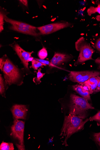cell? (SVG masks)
Wrapping results in <instances>:
<instances>
[{
  "mask_svg": "<svg viewBox=\"0 0 100 150\" xmlns=\"http://www.w3.org/2000/svg\"><path fill=\"white\" fill-rule=\"evenodd\" d=\"M89 121V119L84 120L73 115L69 114L65 116L60 135L62 139L65 138L62 144L67 146V141L71 136L83 129L85 124Z\"/></svg>",
  "mask_w": 100,
  "mask_h": 150,
  "instance_id": "1",
  "label": "cell"
},
{
  "mask_svg": "<svg viewBox=\"0 0 100 150\" xmlns=\"http://www.w3.org/2000/svg\"><path fill=\"white\" fill-rule=\"evenodd\" d=\"M69 107V114L83 119L87 117L88 110L94 109L87 100L74 94L70 95Z\"/></svg>",
  "mask_w": 100,
  "mask_h": 150,
  "instance_id": "2",
  "label": "cell"
},
{
  "mask_svg": "<svg viewBox=\"0 0 100 150\" xmlns=\"http://www.w3.org/2000/svg\"><path fill=\"white\" fill-rule=\"evenodd\" d=\"M75 47L79 53L77 60L74 64L75 66L82 64L88 60H93L92 56L95 50L84 37L80 38L77 41Z\"/></svg>",
  "mask_w": 100,
  "mask_h": 150,
  "instance_id": "3",
  "label": "cell"
},
{
  "mask_svg": "<svg viewBox=\"0 0 100 150\" xmlns=\"http://www.w3.org/2000/svg\"><path fill=\"white\" fill-rule=\"evenodd\" d=\"M2 71L7 85L15 84L19 85L23 83L20 80L21 75L19 69L8 58L6 59Z\"/></svg>",
  "mask_w": 100,
  "mask_h": 150,
  "instance_id": "4",
  "label": "cell"
},
{
  "mask_svg": "<svg viewBox=\"0 0 100 150\" xmlns=\"http://www.w3.org/2000/svg\"><path fill=\"white\" fill-rule=\"evenodd\" d=\"M4 20L11 25L10 28L11 30L35 36L39 35V34L37 33V27L26 23L13 20L6 16L5 17Z\"/></svg>",
  "mask_w": 100,
  "mask_h": 150,
  "instance_id": "5",
  "label": "cell"
},
{
  "mask_svg": "<svg viewBox=\"0 0 100 150\" xmlns=\"http://www.w3.org/2000/svg\"><path fill=\"white\" fill-rule=\"evenodd\" d=\"M25 122L23 121L15 119L13 125L11 127V135L15 139L18 140V144L16 145L20 150H25L24 144V132Z\"/></svg>",
  "mask_w": 100,
  "mask_h": 150,
  "instance_id": "6",
  "label": "cell"
},
{
  "mask_svg": "<svg viewBox=\"0 0 100 150\" xmlns=\"http://www.w3.org/2000/svg\"><path fill=\"white\" fill-rule=\"evenodd\" d=\"M100 76V71H71L68 74L69 80L74 83H83L90 78Z\"/></svg>",
  "mask_w": 100,
  "mask_h": 150,
  "instance_id": "7",
  "label": "cell"
},
{
  "mask_svg": "<svg viewBox=\"0 0 100 150\" xmlns=\"http://www.w3.org/2000/svg\"><path fill=\"white\" fill-rule=\"evenodd\" d=\"M74 24L67 22H59L46 25L37 27L40 34L43 35H49L64 28L72 27Z\"/></svg>",
  "mask_w": 100,
  "mask_h": 150,
  "instance_id": "8",
  "label": "cell"
},
{
  "mask_svg": "<svg viewBox=\"0 0 100 150\" xmlns=\"http://www.w3.org/2000/svg\"><path fill=\"white\" fill-rule=\"evenodd\" d=\"M13 47L24 65L26 71V74H30V72L28 67V63L29 62V59L31 57L32 54L34 52H27L24 50L17 44L13 45Z\"/></svg>",
  "mask_w": 100,
  "mask_h": 150,
  "instance_id": "9",
  "label": "cell"
},
{
  "mask_svg": "<svg viewBox=\"0 0 100 150\" xmlns=\"http://www.w3.org/2000/svg\"><path fill=\"white\" fill-rule=\"evenodd\" d=\"M11 111L14 119H25L28 110L25 105L16 104L12 107Z\"/></svg>",
  "mask_w": 100,
  "mask_h": 150,
  "instance_id": "10",
  "label": "cell"
},
{
  "mask_svg": "<svg viewBox=\"0 0 100 150\" xmlns=\"http://www.w3.org/2000/svg\"><path fill=\"white\" fill-rule=\"evenodd\" d=\"M73 58V56L71 54L55 52L50 62L53 65L58 67L65 63L69 62Z\"/></svg>",
  "mask_w": 100,
  "mask_h": 150,
  "instance_id": "11",
  "label": "cell"
},
{
  "mask_svg": "<svg viewBox=\"0 0 100 150\" xmlns=\"http://www.w3.org/2000/svg\"><path fill=\"white\" fill-rule=\"evenodd\" d=\"M100 76L91 77L83 83H79V85L85 86L90 94L94 93L99 81Z\"/></svg>",
  "mask_w": 100,
  "mask_h": 150,
  "instance_id": "12",
  "label": "cell"
},
{
  "mask_svg": "<svg viewBox=\"0 0 100 150\" xmlns=\"http://www.w3.org/2000/svg\"><path fill=\"white\" fill-rule=\"evenodd\" d=\"M73 90L79 94L82 97L88 101L91 100L90 94L87 89H85L84 86L80 85H76L72 86Z\"/></svg>",
  "mask_w": 100,
  "mask_h": 150,
  "instance_id": "13",
  "label": "cell"
},
{
  "mask_svg": "<svg viewBox=\"0 0 100 150\" xmlns=\"http://www.w3.org/2000/svg\"><path fill=\"white\" fill-rule=\"evenodd\" d=\"M96 2L97 5V7L91 6L87 9V13L89 16H91L96 13H98L100 15V2L99 1H97Z\"/></svg>",
  "mask_w": 100,
  "mask_h": 150,
  "instance_id": "14",
  "label": "cell"
},
{
  "mask_svg": "<svg viewBox=\"0 0 100 150\" xmlns=\"http://www.w3.org/2000/svg\"><path fill=\"white\" fill-rule=\"evenodd\" d=\"M7 85L2 75H0V94L5 98V86Z\"/></svg>",
  "mask_w": 100,
  "mask_h": 150,
  "instance_id": "15",
  "label": "cell"
},
{
  "mask_svg": "<svg viewBox=\"0 0 100 150\" xmlns=\"http://www.w3.org/2000/svg\"><path fill=\"white\" fill-rule=\"evenodd\" d=\"M41 69L40 68L38 70V72L37 73L36 77H35L33 79V81L36 84L38 85L41 83V79L45 75V73H43L41 72Z\"/></svg>",
  "mask_w": 100,
  "mask_h": 150,
  "instance_id": "16",
  "label": "cell"
},
{
  "mask_svg": "<svg viewBox=\"0 0 100 150\" xmlns=\"http://www.w3.org/2000/svg\"><path fill=\"white\" fill-rule=\"evenodd\" d=\"M0 150H14V148L12 143L3 142L0 146Z\"/></svg>",
  "mask_w": 100,
  "mask_h": 150,
  "instance_id": "17",
  "label": "cell"
},
{
  "mask_svg": "<svg viewBox=\"0 0 100 150\" xmlns=\"http://www.w3.org/2000/svg\"><path fill=\"white\" fill-rule=\"evenodd\" d=\"M38 55L40 59L44 60L48 56V51L44 47L40 50L38 52Z\"/></svg>",
  "mask_w": 100,
  "mask_h": 150,
  "instance_id": "18",
  "label": "cell"
},
{
  "mask_svg": "<svg viewBox=\"0 0 100 150\" xmlns=\"http://www.w3.org/2000/svg\"><path fill=\"white\" fill-rule=\"evenodd\" d=\"M32 66L30 68H33L35 70H38L39 68L43 66H46V64L42 63L34 59L32 61Z\"/></svg>",
  "mask_w": 100,
  "mask_h": 150,
  "instance_id": "19",
  "label": "cell"
},
{
  "mask_svg": "<svg viewBox=\"0 0 100 150\" xmlns=\"http://www.w3.org/2000/svg\"><path fill=\"white\" fill-rule=\"evenodd\" d=\"M89 119L90 121H96L97 126H100V111L98 112L95 115L90 117Z\"/></svg>",
  "mask_w": 100,
  "mask_h": 150,
  "instance_id": "20",
  "label": "cell"
},
{
  "mask_svg": "<svg viewBox=\"0 0 100 150\" xmlns=\"http://www.w3.org/2000/svg\"><path fill=\"white\" fill-rule=\"evenodd\" d=\"M5 16L6 15L3 12H1V13H0V32L1 33L4 30V25Z\"/></svg>",
  "mask_w": 100,
  "mask_h": 150,
  "instance_id": "21",
  "label": "cell"
},
{
  "mask_svg": "<svg viewBox=\"0 0 100 150\" xmlns=\"http://www.w3.org/2000/svg\"><path fill=\"white\" fill-rule=\"evenodd\" d=\"M35 59L40 62L42 63L46 64L47 65L49 66L52 67H56L57 68H59V69H60V68L58 67H57L56 66H55L53 65L51 62H50L48 61L45 60H42L41 59L34 58Z\"/></svg>",
  "mask_w": 100,
  "mask_h": 150,
  "instance_id": "22",
  "label": "cell"
},
{
  "mask_svg": "<svg viewBox=\"0 0 100 150\" xmlns=\"http://www.w3.org/2000/svg\"><path fill=\"white\" fill-rule=\"evenodd\" d=\"M93 136L95 141L100 146V132L95 133Z\"/></svg>",
  "mask_w": 100,
  "mask_h": 150,
  "instance_id": "23",
  "label": "cell"
},
{
  "mask_svg": "<svg viewBox=\"0 0 100 150\" xmlns=\"http://www.w3.org/2000/svg\"><path fill=\"white\" fill-rule=\"evenodd\" d=\"M6 56H4L0 59V69L2 71L3 70V67L5 64L6 59Z\"/></svg>",
  "mask_w": 100,
  "mask_h": 150,
  "instance_id": "24",
  "label": "cell"
},
{
  "mask_svg": "<svg viewBox=\"0 0 100 150\" xmlns=\"http://www.w3.org/2000/svg\"><path fill=\"white\" fill-rule=\"evenodd\" d=\"M94 45L95 48L100 52V38L97 40L95 44Z\"/></svg>",
  "mask_w": 100,
  "mask_h": 150,
  "instance_id": "25",
  "label": "cell"
},
{
  "mask_svg": "<svg viewBox=\"0 0 100 150\" xmlns=\"http://www.w3.org/2000/svg\"><path fill=\"white\" fill-rule=\"evenodd\" d=\"M95 63L98 65L97 69L100 70V57H98L95 61Z\"/></svg>",
  "mask_w": 100,
  "mask_h": 150,
  "instance_id": "26",
  "label": "cell"
},
{
  "mask_svg": "<svg viewBox=\"0 0 100 150\" xmlns=\"http://www.w3.org/2000/svg\"><path fill=\"white\" fill-rule=\"evenodd\" d=\"M19 1L25 6H28V1L27 0H20Z\"/></svg>",
  "mask_w": 100,
  "mask_h": 150,
  "instance_id": "27",
  "label": "cell"
},
{
  "mask_svg": "<svg viewBox=\"0 0 100 150\" xmlns=\"http://www.w3.org/2000/svg\"><path fill=\"white\" fill-rule=\"evenodd\" d=\"M100 91V80L99 81L97 87L94 92V93L99 92Z\"/></svg>",
  "mask_w": 100,
  "mask_h": 150,
  "instance_id": "28",
  "label": "cell"
},
{
  "mask_svg": "<svg viewBox=\"0 0 100 150\" xmlns=\"http://www.w3.org/2000/svg\"><path fill=\"white\" fill-rule=\"evenodd\" d=\"M96 19L98 21H100V15L96 16Z\"/></svg>",
  "mask_w": 100,
  "mask_h": 150,
  "instance_id": "29",
  "label": "cell"
},
{
  "mask_svg": "<svg viewBox=\"0 0 100 150\" xmlns=\"http://www.w3.org/2000/svg\"><path fill=\"white\" fill-rule=\"evenodd\" d=\"M98 35V34H96V36H97Z\"/></svg>",
  "mask_w": 100,
  "mask_h": 150,
  "instance_id": "30",
  "label": "cell"
}]
</instances>
